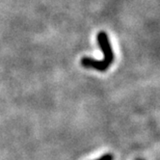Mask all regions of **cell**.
<instances>
[{
    "label": "cell",
    "instance_id": "7a4b0ae2",
    "mask_svg": "<svg viewBox=\"0 0 160 160\" xmlns=\"http://www.w3.org/2000/svg\"><path fill=\"white\" fill-rule=\"evenodd\" d=\"M138 160H142V159H138Z\"/></svg>",
    "mask_w": 160,
    "mask_h": 160
},
{
    "label": "cell",
    "instance_id": "6da1fadb",
    "mask_svg": "<svg viewBox=\"0 0 160 160\" xmlns=\"http://www.w3.org/2000/svg\"><path fill=\"white\" fill-rule=\"evenodd\" d=\"M97 40L102 53H103V60L98 61L93 58H90V57H83L81 59V65L87 68H94V70L98 72H105L114 62L115 54L113 52L108 35L105 32H99L97 36Z\"/></svg>",
    "mask_w": 160,
    "mask_h": 160
}]
</instances>
